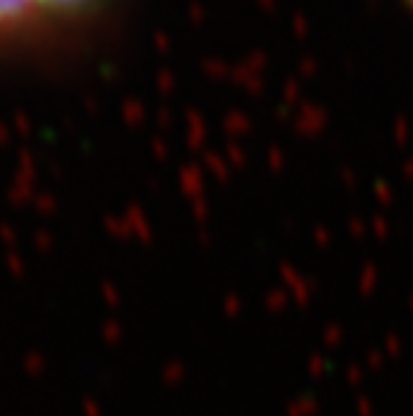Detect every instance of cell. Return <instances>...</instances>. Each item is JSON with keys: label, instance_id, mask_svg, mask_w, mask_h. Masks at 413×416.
Segmentation results:
<instances>
[{"label": "cell", "instance_id": "2", "mask_svg": "<svg viewBox=\"0 0 413 416\" xmlns=\"http://www.w3.org/2000/svg\"><path fill=\"white\" fill-rule=\"evenodd\" d=\"M411 3H413V0H411Z\"/></svg>", "mask_w": 413, "mask_h": 416}, {"label": "cell", "instance_id": "1", "mask_svg": "<svg viewBox=\"0 0 413 416\" xmlns=\"http://www.w3.org/2000/svg\"><path fill=\"white\" fill-rule=\"evenodd\" d=\"M89 3H94V0H0V22L27 17L35 11H68V8L73 11V8H81Z\"/></svg>", "mask_w": 413, "mask_h": 416}]
</instances>
